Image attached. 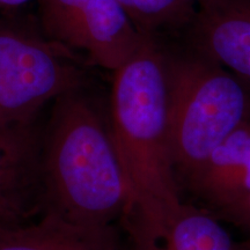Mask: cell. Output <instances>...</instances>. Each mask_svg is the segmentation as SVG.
Segmentation results:
<instances>
[{"label": "cell", "mask_w": 250, "mask_h": 250, "mask_svg": "<svg viewBox=\"0 0 250 250\" xmlns=\"http://www.w3.org/2000/svg\"><path fill=\"white\" fill-rule=\"evenodd\" d=\"M44 215L102 240L124 219L129 190L110 129L92 102L72 90L55 101L42 140Z\"/></svg>", "instance_id": "obj_2"}, {"label": "cell", "mask_w": 250, "mask_h": 250, "mask_svg": "<svg viewBox=\"0 0 250 250\" xmlns=\"http://www.w3.org/2000/svg\"><path fill=\"white\" fill-rule=\"evenodd\" d=\"M168 124L181 182L250 121V87L197 50H167Z\"/></svg>", "instance_id": "obj_3"}, {"label": "cell", "mask_w": 250, "mask_h": 250, "mask_svg": "<svg viewBox=\"0 0 250 250\" xmlns=\"http://www.w3.org/2000/svg\"><path fill=\"white\" fill-rule=\"evenodd\" d=\"M237 250H248L242 242H237Z\"/></svg>", "instance_id": "obj_14"}, {"label": "cell", "mask_w": 250, "mask_h": 250, "mask_svg": "<svg viewBox=\"0 0 250 250\" xmlns=\"http://www.w3.org/2000/svg\"><path fill=\"white\" fill-rule=\"evenodd\" d=\"M188 43L250 87V0H203Z\"/></svg>", "instance_id": "obj_7"}, {"label": "cell", "mask_w": 250, "mask_h": 250, "mask_svg": "<svg viewBox=\"0 0 250 250\" xmlns=\"http://www.w3.org/2000/svg\"><path fill=\"white\" fill-rule=\"evenodd\" d=\"M44 213L42 139L34 122L0 124V227L31 223Z\"/></svg>", "instance_id": "obj_6"}, {"label": "cell", "mask_w": 250, "mask_h": 250, "mask_svg": "<svg viewBox=\"0 0 250 250\" xmlns=\"http://www.w3.org/2000/svg\"><path fill=\"white\" fill-rule=\"evenodd\" d=\"M132 250H237V242L215 215L183 203L165 226L131 236Z\"/></svg>", "instance_id": "obj_9"}, {"label": "cell", "mask_w": 250, "mask_h": 250, "mask_svg": "<svg viewBox=\"0 0 250 250\" xmlns=\"http://www.w3.org/2000/svg\"><path fill=\"white\" fill-rule=\"evenodd\" d=\"M242 243H243V245H245V247H246V248H247V249H248V250H250V239H248V240H246V241H243Z\"/></svg>", "instance_id": "obj_15"}, {"label": "cell", "mask_w": 250, "mask_h": 250, "mask_svg": "<svg viewBox=\"0 0 250 250\" xmlns=\"http://www.w3.org/2000/svg\"><path fill=\"white\" fill-rule=\"evenodd\" d=\"M134 26L147 36L184 33L195 18L197 6L187 0H117Z\"/></svg>", "instance_id": "obj_11"}, {"label": "cell", "mask_w": 250, "mask_h": 250, "mask_svg": "<svg viewBox=\"0 0 250 250\" xmlns=\"http://www.w3.org/2000/svg\"><path fill=\"white\" fill-rule=\"evenodd\" d=\"M28 1L30 0H0V7H14V6L26 4Z\"/></svg>", "instance_id": "obj_13"}, {"label": "cell", "mask_w": 250, "mask_h": 250, "mask_svg": "<svg viewBox=\"0 0 250 250\" xmlns=\"http://www.w3.org/2000/svg\"><path fill=\"white\" fill-rule=\"evenodd\" d=\"M0 250H118L116 242L80 232L43 215L31 223L0 227Z\"/></svg>", "instance_id": "obj_10"}, {"label": "cell", "mask_w": 250, "mask_h": 250, "mask_svg": "<svg viewBox=\"0 0 250 250\" xmlns=\"http://www.w3.org/2000/svg\"><path fill=\"white\" fill-rule=\"evenodd\" d=\"M167 49L146 36L137 51L114 71L110 132L120 158L129 208L130 237L165 226L182 208L168 124Z\"/></svg>", "instance_id": "obj_1"}, {"label": "cell", "mask_w": 250, "mask_h": 250, "mask_svg": "<svg viewBox=\"0 0 250 250\" xmlns=\"http://www.w3.org/2000/svg\"><path fill=\"white\" fill-rule=\"evenodd\" d=\"M187 1H189V2H191V4H193V5H198L199 2L201 1H203V0H187Z\"/></svg>", "instance_id": "obj_16"}, {"label": "cell", "mask_w": 250, "mask_h": 250, "mask_svg": "<svg viewBox=\"0 0 250 250\" xmlns=\"http://www.w3.org/2000/svg\"><path fill=\"white\" fill-rule=\"evenodd\" d=\"M184 183L199 201L215 212L249 196V123L225 139Z\"/></svg>", "instance_id": "obj_8"}, {"label": "cell", "mask_w": 250, "mask_h": 250, "mask_svg": "<svg viewBox=\"0 0 250 250\" xmlns=\"http://www.w3.org/2000/svg\"><path fill=\"white\" fill-rule=\"evenodd\" d=\"M81 85L83 72L64 46L0 28V124L34 122L46 103Z\"/></svg>", "instance_id": "obj_4"}, {"label": "cell", "mask_w": 250, "mask_h": 250, "mask_svg": "<svg viewBox=\"0 0 250 250\" xmlns=\"http://www.w3.org/2000/svg\"><path fill=\"white\" fill-rule=\"evenodd\" d=\"M41 21L52 42L85 52L94 64L112 72L147 36L117 0H41Z\"/></svg>", "instance_id": "obj_5"}, {"label": "cell", "mask_w": 250, "mask_h": 250, "mask_svg": "<svg viewBox=\"0 0 250 250\" xmlns=\"http://www.w3.org/2000/svg\"><path fill=\"white\" fill-rule=\"evenodd\" d=\"M217 214L248 234L250 239V195L217 211Z\"/></svg>", "instance_id": "obj_12"}]
</instances>
